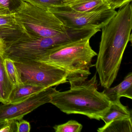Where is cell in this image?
I'll return each instance as SVG.
<instances>
[{"label":"cell","mask_w":132,"mask_h":132,"mask_svg":"<svg viewBox=\"0 0 132 132\" xmlns=\"http://www.w3.org/2000/svg\"><path fill=\"white\" fill-rule=\"evenodd\" d=\"M10 0H0V6L10 8Z\"/></svg>","instance_id":"obj_23"},{"label":"cell","mask_w":132,"mask_h":132,"mask_svg":"<svg viewBox=\"0 0 132 132\" xmlns=\"http://www.w3.org/2000/svg\"><path fill=\"white\" fill-rule=\"evenodd\" d=\"M32 5L45 9L63 6L71 0H20Z\"/></svg>","instance_id":"obj_17"},{"label":"cell","mask_w":132,"mask_h":132,"mask_svg":"<svg viewBox=\"0 0 132 132\" xmlns=\"http://www.w3.org/2000/svg\"><path fill=\"white\" fill-rule=\"evenodd\" d=\"M132 117L119 119L98 128L99 132H131Z\"/></svg>","instance_id":"obj_14"},{"label":"cell","mask_w":132,"mask_h":132,"mask_svg":"<svg viewBox=\"0 0 132 132\" xmlns=\"http://www.w3.org/2000/svg\"><path fill=\"white\" fill-rule=\"evenodd\" d=\"M103 92L111 103L120 100L121 97L132 99V73H128L123 81L115 87L105 88Z\"/></svg>","instance_id":"obj_10"},{"label":"cell","mask_w":132,"mask_h":132,"mask_svg":"<svg viewBox=\"0 0 132 132\" xmlns=\"http://www.w3.org/2000/svg\"><path fill=\"white\" fill-rule=\"evenodd\" d=\"M92 37L88 36L50 49L38 61L64 69L70 84L86 80L91 74L93 59L97 55L90 46Z\"/></svg>","instance_id":"obj_3"},{"label":"cell","mask_w":132,"mask_h":132,"mask_svg":"<svg viewBox=\"0 0 132 132\" xmlns=\"http://www.w3.org/2000/svg\"><path fill=\"white\" fill-rule=\"evenodd\" d=\"M79 38L78 31L74 29H69L65 34L46 38L31 36L22 31L4 40L1 52L4 58L14 62L38 61L48 50Z\"/></svg>","instance_id":"obj_4"},{"label":"cell","mask_w":132,"mask_h":132,"mask_svg":"<svg viewBox=\"0 0 132 132\" xmlns=\"http://www.w3.org/2000/svg\"><path fill=\"white\" fill-rule=\"evenodd\" d=\"M132 117L131 112L126 106L123 105L120 100L111 103L110 106L101 119L105 123V125L119 119Z\"/></svg>","instance_id":"obj_12"},{"label":"cell","mask_w":132,"mask_h":132,"mask_svg":"<svg viewBox=\"0 0 132 132\" xmlns=\"http://www.w3.org/2000/svg\"><path fill=\"white\" fill-rule=\"evenodd\" d=\"M64 5L78 12H98L111 9L107 0H71Z\"/></svg>","instance_id":"obj_9"},{"label":"cell","mask_w":132,"mask_h":132,"mask_svg":"<svg viewBox=\"0 0 132 132\" xmlns=\"http://www.w3.org/2000/svg\"><path fill=\"white\" fill-rule=\"evenodd\" d=\"M0 7H1V6H0Z\"/></svg>","instance_id":"obj_25"},{"label":"cell","mask_w":132,"mask_h":132,"mask_svg":"<svg viewBox=\"0 0 132 132\" xmlns=\"http://www.w3.org/2000/svg\"><path fill=\"white\" fill-rule=\"evenodd\" d=\"M0 51V102L8 103L10 95L14 86L9 79L5 70L4 57Z\"/></svg>","instance_id":"obj_13"},{"label":"cell","mask_w":132,"mask_h":132,"mask_svg":"<svg viewBox=\"0 0 132 132\" xmlns=\"http://www.w3.org/2000/svg\"><path fill=\"white\" fill-rule=\"evenodd\" d=\"M14 11L17 24L29 35L50 37L65 34L68 30L48 9L21 1Z\"/></svg>","instance_id":"obj_5"},{"label":"cell","mask_w":132,"mask_h":132,"mask_svg":"<svg viewBox=\"0 0 132 132\" xmlns=\"http://www.w3.org/2000/svg\"><path fill=\"white\" fill-rule=\"evenodd\" d=\"M96 74L90 79L70 84L69 90H56L50 103L67 114H81L100 120L109 108L111 102L98 91Z\"/></svg>","instance_id":"obj_2"},{"label":"cell","mask_w":132,"mask_h":132,"mask_svg":"<svg viewBox=\"0 0 132 132\" xmlns=\"http://www.w3.org/2000/svg\"><path fill=\"white\" fill-rule=\"evenodd\" d=\"M14 63L23 84L48 88L68 82L66 72L53 65L38 61Z\"/></svg>","instance_id":"obj_6"},{"label":"cell","mask_w":132,"mask_h":132,"mask_svg":"<svg viewBox=\"0 0 132 132\" xmlns=\"http://www.w3.org/2000/svg\"><path fill=\"white\" fill-rule=\"evenodd\" d=\"M56 90L55 88L50 87L19 102L0 105V123L7 120H20L40 106L50 103L52 96Z\"/></svg>","instance_id":"obj_8"},{"label":"cell","mask_w":132,"mask_h":132,"mask_svg":"<svg viewBox=\"0 0 132 132\" xmlns=\"http://www.w3.org/2000/svg\"><path fill=\"white\" fill-rule=\"evenodd\" d=\"M82 125L75 120H70L65 123L53 127L55 132H80Z\"/></svg>","instance_id":"obj_18"},{"label":"cell","mask_w":132,"mask_h":132,"mask_svg":"<svg viewBox=\"0 0 132 132\" xmlns=\"http://www.w3.org/2000/svg\"><path fill=\"white\" fill-rule=\"evenodd\" d=\"M5 70L10 81L14 86L23 84L14 62L10 59L4 58Z\"/></svg>","instance_id":"obj_15"},{"label":"cell","mask_w":132,"mask_h":132,"mask_svg":"<svg viewBox=\"0 0 132 132\" xmlns=\"http://www.w3.org/2000/svg\"><path fill=\"white\" fill-rule=\"evenodd\" d=\"M4 45V41L3 39H0V51L3 49Z\"/></svg>","instance_id":"obj_24"},{"label":"cell","mask_w":132,"mask_h":132,"mask_svg":"<svg viewBox=\"0 0 132 132\" xmlns=\"http://www.w3.org/2000/svg\"><path fill=\"white\" fill-rule=\"evenodd\" d=\"M110 9L116 10L126 6L127 4L131 3L132 0H107Z\"/></svg>","instance_id":"obj_21"},{"label":"cell","mask_w":132,"mask_h":132,"mask_svg":"<svg viewBox=\"0 0 132 132\" xmlns=\"http://www.w3.org/2000/svg\"><path fill=\"white\" fill-rule=\"evenodd\" d=\"M67 28L74 29L101 30L114 16L116 10L98 12H78L67 6H61L48 9Z\"/></svg>","instance_id":"obj_7"},{"label":"cell","mask_w":132,"mask_h":132,"mask_svg":"<svg viewBox=\"0 0 132 132\" xmlns=\"http://www.w3.org/2000/svg\"><path fill=\"white\" fill-rule=\"evenodd\" d=\"M16 121L7 120L0 123V132H17Z\"/></svg>","instance_id":"obj_20"},{"label":"cell","mask_w":132,"mask_h":132,"mask_svg":"<svg viewBox=\"0 0 132 132\" xmlns=\"http://www.w3.org/2000/svg\"><path fill=\"white\" fill-rule=\"evenodd\" d=\"M17 132H29L31 129L30 123L21 119L16 121Z\"/></svg>","instance_id":"obj_22"},{"label":"cell","mask_w":132,"mask_h":132,"mask_svg":"<svg viewBox=\"0 0 132 132\" xmlns=\"http://www.w3.org/2000/svg\"><path fill=\"white\" fill-rule=\"evenodd\" d=\"M22 31L20 27L17 24L11 27H0V39L4 40L15 36Z\"/></svg>","instance_id":"obj_19"},{"label":"cell","mask_w":132,"mask_h":132,"mask_svg":"<svg viewBox=\"0 0 132 132\" xmlns=\"http://www.w3.org/2000/svg\"><path fill=\"white\" fill-rule=\"evenodd\" d=\"M16 24L14 11L0 7V27H11Z\"/></svg>","instance_id":"obj_16"},{"label":"cell","mask_w":132,"mask_h":132,"mask_svg":"<svg viewBox=\"0 0 132 132\" xmlns=\"http://www.w3.org/2000/svg\"><path fill=\"white\" fill-rule=\"evenodd\" d=\"M132 7L130 3L120 8L102 28L95 64L102 87H110L117 77L124 51L132 41Z\"/></svg>","instance_id":"obj_1"},{"label":"cell","mask_w":132,"mask_h":132,"mask_svg":"<svg viewBox=\"0 0 132 132\" xmlns=\"http://www.w3.org/2000/svg\"><path fill=\"white\" fill-rule=\"evenodd\" d=\"M46 88H47L23 83L16 86H14L10 95L8 103H16L21 102L31 95Z\"/></svg>","instance_id":"obj_11"}]
</instances>
